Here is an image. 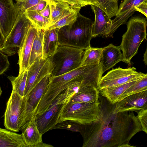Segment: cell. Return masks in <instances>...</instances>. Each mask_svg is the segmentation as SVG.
Returning a JSON list of instances; mask_svg holds the SVG:
<instances>
[{
  "mask_svg": "<svg viewBox=\"0 0 147 147\" xmlns=\"http://www.w3.org/2000/svg\"><path fill=\"white\" fill-rule=\"evenodd\" d=\"M98 100L100 109L96 120L89 124H79L78 132L83 139L82 147H135L129 144V142L142 129L133 111L117 112L115 104L102 96H99Z\"/></svg>",
  "mask_w": 147,
  "mask_h": 147,
  "instance_id": "obj_1",
  "label": "cell"
},
{
  "mask_svg": "<svg viewBox=\"0 0 147 147\" xmlns=\"http://www.w3.org/2000/svg\"><path fill=\"white\" fill-rule=\"evenodd\" d=\"M103 73L100 62L97 64L80 66L57 76L51 75L38 107L43 111H46L57 96L76 82H81L85 87L97 88Z\"/></svg>",
  "mask_w": 147,
  "mask_h": 147,
  "instance_id": "obj_2",
  "label": "cell"
},
{
  "mask_svg": "<svg viewBox=\"0 0 147 147\" xmlns=\"http://www.w3.org/2000/svg\"><path fill=\"white\" fill-rule=\"evenodd\" d=\"M93 22L79 13L70 24L59 28L58 39L60 45L86 50L90 46Z\"/></svg>",
  "mask_w": 147,
  "mask_h": 147,
  "instance_id": "obj_3",
  "label": "cell"
},
{
  "mask_svg": "<svg viewBox=\"0 0 147 147\" xmlns=\"http://www.w3.org/2000/svg\"><path fill=\"white\" fill-rule=\"evenodd\" d=\"M147 24L146 19L141 15L132 16L127 23V30L122 36L119 46L122 51V61L129 66L141 43L147 40Z\"/></svg>",
  "mask_w": 147,
  "mask_h": 147,
  "instance_id": "obj_4",
  "label": "cell"
},
{
  "mask_svg": "<svg viewBox=\"0 0 147 147\" xmlns=\"http://www.w3.org/2000/svg\"><path fill=\"white\" fill-rule=\"evenodd\" d=\"M84 51L80 49L59 45L51 56L53 65L51 76L62 75L80 66Z\"/></svg>",
  "mask_w": 147,
  "mask_h": 147,
  "instance_id": "obj_5",
  "label": "cell"
},
{
  "mask_svg": "<svg viewBox=\"0 0 147 147\" xmlns=\"http://www.w3.org/2000/svg\"><path fill=\"white\" fill-rule=\"evenodd\" d=\"M100 106L99 100L90 102L68 103L61 114L57 123L70 120L80 125L90 124L96 119Z\"/></svg>",
  "mask_w": 147,
  "mask_h": 147,
  "instance_id": "obj_6",
  "label": "cell"
},
{
  "mask_svg": "<svg viewBox=\"0 0 147 147\" xmlns=\"http://www.w3.org/2000/svg\"><path fill=\"white\" fill-rule=\"evenodd\" d=\"M18 15L11 32L5 40L0 50L8 57L18 53L23 45L28 30L32 25L24 13Z\"/></svg>",
  "mask_w": 147,
  "mask_h": 147,
  "instance_id": "obj_7",
  "label": "cell"
},
{
  "mask_svg": "<svg viewBox=\"0 0 147 147\" xmlns=\"http://www.w3.org/2000/svg\"><path fill=\"white\" fill-rule=\"evenodd\" d=\"M69 102L66 92L63 91L57 96L46 111L40 115H36L37 126L42 135L57 123L64 108Z\"/></svg>",
  "mask_w": 147,
  "mask_h": 147,
  "instance_id": "obj_8",
  "label": "cell"
},
{
  "mask_svg": "<svg viewBox=\"0 0 147 147\" xmlns=\"http://www.w3.org/2000/svg\"><path fill=\"white\" fill-rule=\"evenodd\" d=\"M24 109L23 97L12 91L6 103L4 115V125L10 131L17 132L21 127Z\"/></svg>",
  "mask_w": 147,
  "mask_h": 147,
  "instance_id": "obj_9",
  "label": "cell"
},
{
  "mask_svg": "<svg viewBox=\"0 0 147 147\" xmlns=\"http://www.w3.org/2000/svg\"><path fill=\"white\" fill-rule=\"evenodd\" d=\"M51 76V74H49L45 76L28 94L23 97L24 109L21 127L35 115L39 102L47 87Z\"/></svg>",
  "mask_w": 147,
  "mask_h": 147,
  "instance_id": "obj_10",
  "label": "cell"
},
{
  "mask_svg": "<svg viewBox=\"0 0 147 147\" xmlns=\"http://www.w3.org/2000/svg\"><path fill=\"white\" fill-rule=\"evenodd\" d=\"M136 70L134 67L124 69L120 67L113 68L102 77L97 89L99 91L103 88L122 84L147 74L138 72Z\"/></svg>",
  "mask_w": 147,
  "mask_h": 147,
  "instance_id": "obj_11",
  "label": "cell"
},
{
  "mask_svg": "<svg viewBox=\"0 0 147 147\" xmlns=\"http://www.w3.org/2000/svg\"><path fill=\"white\" fill-rule=\"evenodd\" d=\"M53 69L51 57L41 59L29 66L27 71L24 97L25 96L46 76L51 74Z\"/></svg>",
  "mask_w": 147,
  "mask_h": 147,
  "instance_id": "obj_12",
  "label": "cell"
},
{
  "mask_svg": "<svg viewBox=\"0 0 147 147\" xmlns=\"http://www.w3.org/2000/svg\"><path fill=\"white\" fill-rule=\"evenodd\" d=\"M18 15L13 0H0V28L4 40L12 29Z\"/></svg>",
  "mask_w": 147,
  "mask_h": 147,
  "instance_id": "obj_13",
  "label": "cell"
},
{
  "mask_svg": "<svg viewBox=\"0 0 147 147\" xmlns=\"http://www.w3.org/2000/svg\"><path fill=\"white\" fill-rule=\"evenodd\" d=\"M147 109V91L128 96L115 104L116 112L134 111Z\"/></svg>",
  "mask_w": 147,
  "mask_h": 147,
  "instance_id": "obj_14",
  "label": "cell"
},
{
  "mask_svg": "<svg viewBox=\"0 0 147 147\" xmlns=\"http://www.w3.org/2000/svg\"><path fill=\"white\" fill-rule=\"evenodd\" d=\"M145 0H124L118 8L115 18L112 20V24L107 37L113 38V34L121 25L125 24L128 18L136 11L135 7Z\"/></svg>",
  "mask_w": 147,
  "mask_h": 147,
  "instance_id": "obj_15",
  "label": "cell"
},
{
  "mask_svg": "<svg viewBox=\"0 0 147 147\" xmlns=\"http://www.w3.org/2000/svg\"><path fill=\"white\" fill-rule=\"evenodd\" d=\"M90 5L95 17L92 27V38L99 36L107 37L112 25V20L100 8L93 5Z\"/></svg>",
  "mask_w": 147,
  "mask_h": 147,
  "instance_id": "obj_16",
  "label": "cell"
},
{
  "mask_svg": "<svg viewBox=\"0 0 147 147\" xmlns=\"http://www.w3.org/2000/svg\"><path fill=\"white\" fill-rule=\"evenodd\" d=\"M38 29L32 25L29 29L24 42L18 53L19 56L18 64L19 65L20 74L27 69L32 43Z\"/></svg>",
  "mask_w": 147,
  "mask_h": 147,
  "instance_id": "obj_17",
  "label": "cell"
},
{
  "mask_svg": "<svg viewBox=\"0 0 147 147\" xmlns=\"http://www.w3.org/2000/svg\"><path fill=\"white\" fill-rule=\"evenodd\" d=\"M36 115L20 129L23 141L26 147H35L42 142V136L37 126L35 120Z\"/></svg>",
  "mask_w": 147,
  "mask_h": 147,
  "instance_id": "obj_18",
  "label": "cell"
},
{
  "mask_svg": "<svg viewBox=\"0 0 147 147\" xmlns=\"http://www.w3.org/2000/svg\"><path fill=\"white\" fill-rule=\"evenodd\" d=\"M102 48L100 62L104 73L122 61L123 56L119 46H115L111 43Z\"/></svg>",
  "mask_w": 147,
  "mask_h": 147,
  "instance_id": "obj_19",
  "label": "cell"
},
{
  "mask_svg": "<svg viewBox=\"0 0 147 147\" xmlns=\"http://www.w3.org/2000/svg\"><path fill=\"white\" fill-rule=\"evenodd\" d=\"M59 28L44 30L42 44V59L52 56L59 45L58 39Z\"/></svg>",
  "mask_w": 147,
  "mask_h": 147,
  "instance_id": "obj_20",
  "label": "cell"
},
{
  "mask_svg": "<svg viewBox=\"0 0 147 147\" xmlns=\"http://www.w3.org/2000/svg\"><path fill=\"white\" fill-rule=\"evenodd\" d=\"M142 77L122 84L103 88L99 91V94L105 97L111 103L115 104L118 102L120 96Z\"/></svg>",
  "mask_w": 147,
  "mask_h": 147,
  "instance_id": "obj_21",
  "label": "cell"
},
{
  "mask_svg": "<svg viewBox=\"0 0 147 147\" xmlns=\"http://www.w3.org/2000/svg\"><path fill=\"white\" fill-rule=\"evenodd\" d=\"M26 147L21 134L0 128V147Z\"/></svg>",
  "mask_w": 147,
  "mask_h": 147,
  "instance_id": "obj_22",
  "label": "cell"
},
{
  "mask_svg": "<svg viewBox=\"0 0 147 147\" xmlns=\"http://www.w3.org/2000/svg\"><path fill=\"white\" fill-rule=\"evenodd\" d=\"M99 96V91L97 88L90 86L83 87L71 98L68 103L73 104L97 101Z\"/></svg>",
  "mask_w": 147,
  "mask_h": 147,
  "instance_id": "obj_23",
  "label": "cell"
},
{
  "mask_svg": "<svg viewBox=\"0 0 147 147\" xmlns=\"http://www.w3.org/2000/svg\"><path fill=\"white\" fill-rule=\"evenodd\" d=\"M44 30L38 29L32 45L29 66L35 62L42 59V44Z\"/></svg>",
  "mask_w": 147,
  "mask_h": 147,
  "instance_id": "obj_24",
  "label": "cell"
},
{
  "mask_svg": "<svg viewBox=\"0 0 147 147\" xmlns=\"http://www.w3.org/2000/svg\"><path fill=\"white\" fill-rule=\"evenodd\" d=\"M103 48H94L90 46L84 51L80 66L98 64L100 63Z\"/></svg>",
  "mask_w": 147,
  "mask_h": 147,
  "instance_id": "obj_25",
  "label": "cell"
},
{
  "mask_svg": "<svg viewBox=\"0 0 147 147\" xmlns=\"http://www.w3.org/2000/svg\"><path fill=\"white\" fill-rule=\"evenodd\" d=\"M49 3L51 21L50 26L55 23L69 11L75 10L65 4Z\"/></svg>",
  "mask_w": 147,
  "mask_h": 147,
  "instance_id": "obj_26",
  "label": "cell"
},
{
  "mask_svg": "<svg viewBox=\"0 0 147 147\" xmlns=\"http://www.w3.org/2000/svg\"><path fill=\"white\" fill-rule=\"evenodd\" d=\"M24 13L32 25L38 30H45L50 25V19L42 16L36 11H26Z\"/></svg>",
  "mask_w": 147,
  "mask_h": 147,
  "instance_id": "obj_27",
  "label": "cell"
},
{
  "mask_svg": "<svg viewBox=\"0 0 147 147\" xmlns=\"http://www.w3.org/2000/svg\"><path fill=\"white\" fill-rule=\"evenodd\" d=\"M92 5L102 9L112 18L115 16L118 10V0H92Z\"/></svg>",
  "mask_w": 147,
  "mask_h": 147,
  "instance_id": "obj_28",
  "label": "cell"
},
{
  "mask_svg": "<svg viewBox=\"0 0 147 147\" xmlns=\"http://www.w3.org/2000/svg\"><path fill=\"white\" fill-rule=\"evenodd\" d=\"M27 77V70L18 75L17 77L12 76H7L12 85V91L17 93L23 97H24Z\"/></svg>",
  "mask_w": 147,
  "mask_h": 147,
  "instance_id": "obj_29",
  "label": "cell"
},
{
  "mask_svg": "<svg viewBox=\"0 0 147 147\" xmlns=\"http://www.w3.org/2000/svg\"><path fill=\"white\" fill-rule=\"evenodd\" d=\"M147 90V74L137 80L119 96L118 101L129 95Z\"/></svg>",
  "mask_w": 147,
  "mask_h": 147,
  "instance_id": "obj_30",
  "label": "cell"
},
{
  "mask_svg": "<svg viewBox=\"0 0 147 147\" xmlns=\"http://www.w3.org/2000/svg\"><path fill=\"white\" fill-rule=\"evenodd\" d=\"M52 4L61 3L67 5L72 9L80 11L81 8L88 5H92V0H42Z\"/></svg>",
  "mask_w": 147,
  "mask_h": 147,
  "instance_id": "obj_31",
  "label": "cell"
},
{
  "mask_svg": "<svg viewBox=\"0 0 147 147\" xmlns=\"http://www.w3.org/2000/svg\"><path fill=\"white\" fill-rule=\"evenodd\" d=\"M79 12L75 10L69 11L55 23L49 26L45 30L60 28L64 26L70 24L76 20Z\"/></svg>",
  "mask_w": 147,
  "mask_h": 147,
  "instance_id": "obj_32",
  "label": "cell"
},
{
  "mask_svg": "<svg viewBox=\"0 0 147 147\" xmlns=\"http://www.w3.org/2000/svg\"><path fill=\"white\" fill-rule=\"evenodd\" d=\"M42 0H16L15 5L18 12L24 13L28 9L42 1Z\"/></svg>",
  "mask_w": 147,
  "mask_h": 147,
  "instance_id": "obj_33",
  "label": "cell"
},
{
  "mask_svg": "<svg viewBox=\"0 0 147 147\" xmlns=\"http://www.w3.org/2000/svg\"><path fill=\"white\" fill-rule=\"evenodd\" d=\"M78 124L74 122L67 120L57 123L51 129V130L55 129H65L78 132Z\"/></svg>",
  "mask_w": 147,
  "mask_h": 147,
  "instance_id": "obj_34",
  "label": "cell"
},
{
  "mask_svg": "<svg viewBox=\"0 0 147 147\" xmlns=\"http://www.w3.org/2000/svg\"><path fill=\"white\" fill-rule=\"evenodd\" d=\"M136 117L141 125L142 131L147 134V109L138 111Z\"/></svg>",
  "mask_w": 147,
  "mask_h": 147,
  "instance_id": "obj_35",
  "label": "cell"
},
{
  "mask_svg": "<svg viewBox=\"0 0 147 147\" xmlns=\"http://www.w3.org/2000/svg\"><path fill=\"white\" fill-rule=\"evenodd\" d=\"M9 65L8 56L0 50V75L9 68Z\"/></svg>",
  "mask_w": 147,
  "mask_h": 147,
  "instance_id": "obj_36",
  "label": "cell"
},
{
  "mask_svg": "<svg viewBox=\"0 0 147 147\" xmlns=\"http://www.w3.org/2000/svg\"><path fill=\"white\" fill-rule=\"evenodd\" d=\"M136 11H138L144 14L147 18V0H145L135 7Z\"/></svg>",
  "mask_w": 147,
  "mask_h": 147,
  "instance_id": "obj_37",
  "label": "cell"
},
{
  "mask_svg": "<svg viewBox=\"0 0 147 147\" xmlns=\"http://www.w3.org/2000/svg\"><path fill=\"white\" fill-rule=\"evenodd\" d=\"M47 2L42 1L39 3L28 9L26 11H39L42 10L45 7Z\"/></svg>",
  "mask_w": 147,
  "mask_h": 147,
  "instance_id": "obj_38",
  "label": "cell"
},
{
  "mask_svg": "<svg viewBox=\"0 0 147 147\" xmlns=\"http://www.w3.org/2000/svg\"><path fill=\"white\" fill-rule=\"evenodd\" d=\"M37 12L42 16L50 19V8L48 3L47 2L45 7L43 9Z\"/></svg>",
  "mask_w": 147,
  "mask_h": 147,
  "instance_id": "obj_39",
  "label": "cell"
},
{
  "mask_svg": "<svg viewBox=\"0 0 147 147\" xmlns=\"http://www.w3.org/2000/svg\"><path fill=\"white\" fill-rule=\"evenodd\" d=\"M53 146L51 144L44 143L43 142L36 144L35 147H53Z\"/></svg>",
  "mask_w": 147,
  "mask_h": 147,
  "instance_id": "obj_40",
  "label": "cell"
},
{
  "mask_svg": "<svg viewBox=\"0 0 147 147\" xmlns=\"http://www.w3.org/2000/svg\"><path fill=\"white\" fill-rule=\"evenodd\" d=\"M4 39L0 28V47L4 43Z\"/></svg>",
  "mask_w": 147,
  "mask_h": 147,
  "instance_id": "obj_41",
  "label": "cell"
},
{
  "mask_svg": "<svg viewBox=\"0 0 147 147\" xmlns=\"http://www.w3.org/2000/svg\"><path fill=\"white\" fill-rule=\"evenodd\" d=\"M147 49H146L144 55L143 61L146 65H147Z\"/></svg>",
  "mask_w": 147,
  "mask_h": 147,
  "instance_id": "obj_42",
  "label": "cell"
},
{
  "mask_svg": "<svg viewBox=\"0 0 147 147\" xmlns=\"http://www.w3.org/2000/svg\"><path fill=\"white\" fill-rule=\"evenodd\" d=\"M2 91L1 90V86H0V96H1L2 94Z\"/></svg>",
  "mask_w": 147,
  "mask_h": 147,
  "instance_id": "obj_43",
  "label": "cell"
}]
</instances>
